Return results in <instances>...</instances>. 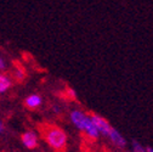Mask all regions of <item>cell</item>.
<instances>
[{
  "instance_id": "3",
  "label": "cell",
  "mask_w": 153,
  "mask_h": 152,
  "mask_svg": "<svg viewBox=\"0 0 153 152\" xmlns=\"http://www.w3.org/2000/svg\"><path fill=\"white\" fill-rule=\"evenodd\" d=\"M89 116L91 117V119H92L95 127L97 128L100 135H106V136H107L108 133H109V130L112 129V125L109 124V122H108L105 117L97 115V113H94V112H90Z\"/></svg>"
},
{
  "instance_id": "10",
  "label": "cell",
  "mask_w": 153,
  "mask_h": 152,
  "mask_svg": "<svg viewBox=\"0 0 153 152\" xmlns=\"http://www.w3.org/2000/svg\"><path fill=\"white\" fill-rule=\"evenodd\" d=\"M132 152H146V151L137 140H132Z\"/></svg>"
},
{
  "instance_id": "2",
  "label": "cell",
  "mask_w": 153,
  "mask_h": 152,
  "mask_svg": "<svg viewBox=\"0 0 153 152\" xmlns=\"http://www.w3.org/2000/svg\"><path fill=\"white\" fill-rule=\"evenodd\" d=\"M71 121L72 123L78 128L84 135H86V138H89L92 141H96L100 138V133L97 130V128L95 127L91 117L89 116V113H84L79 110H73L71 112Z\"/></svg>"
},
{
  "instance_id": "14",
  "label": "cell",
  "mask_w": 153,
  "mask_h": 152,
  "mask_svg": "<svg viewBox=\"0 0 153 152\" xmlns=\"http://www.w3.org/2000/svg\"><path fill=\"white\" fill-rule=\"evenodd\" d=\"M83 152H90L89 150H83Z\"/></svg>"
},
{
  "instance_id": "13",
  "label": "cell",
  "mask_w": 153,
  "mask_h": 152,
  "mask_svg": "<svg viewBox=\"0 0 153 152\" xmlns=\"http://www.w3.org/2000/svg\"><path fill=\"white\" fill-rule=\"evenodd\" d=\"M145 151H146V152H153V147H151V146H147V147L145 148Z\"/></svg>"
},
{
  "instance_id": "11",
  "label": "cell",
  "mask_w": 153,
  "mask_h": 152,
  "mask_svg": "<svg viewBox=\"0 0 153 152\" xmlns=\"http://www.w3.org/2000/svg\"><path fill=\"white\" fill-rule=\"evenodd\" d=\"M3 69H5V62L1 57H0V71H3Z\"/></svg>"
},
{
  "instance_id": "8",
  "label": "cell",
  "mask_w": 153,
  "mask_h": 152,
  "mask_svg": "<svg viewBox=\"0 0 153 152\" xmlns=\"http://www.w3.org/2000/svg\"><path fill=\"white\" fill-rule=\"evenodd\" d=\"M13 75H15V79L17 82H23L25 78H26V71L23 69V67L17 65L13 69Z\"/></svg>"
},
{
  "instance_id": "6",
  "label": "cell",
  "mask_w": 153,
  "mask_h": 152,
  "mask_svg": "<svg viewBox=\"0 0 153 152\" xmlns=\"http://www.w3.org/2000/svg\"><path fill=\"white\" fill-rule=\"evenodd\" d=\"M25 105H26V107H28L30 110L38 108L42 105V98L39 96V95H36V94H32V95H29V96L26 98Z\"/></svg>"
},
{
  "instance_id": "9",
  "label": "cell",
  "mask_w": 153,
  "mask_h": 152,
  "mask_svg": "<svg viewBox=\"0 0 153 152\" xmlns=\"http://www.w3.org/2000/svg\"><path fill=\"white\" fill-rule=\"evenodd\" d=\"M65 98L68 99L69 101L76 100V92H75V90L72 89V88H66L65 89Z\"/></svg>"
},
{
  "instance_id": "4",
  "label": "cell",
  "mask_w": 153,
  "mask_h": 152,
  "mask_svg": "<svg viewBox=\"0 0 153 152\" xmlns=\"http://www.w3.org/2000/svg\"><path fill=\"white\" fill-rule=\"evenodd\" d=\"M107 136L109 138V140L112 141V144H113L114 146H117V147H119V148H124V147L126 146V140L124 139V136L120 134V133H119L116 128L112 127V129L109 130V133H108Z\"/></svg>"
},
{
  "instance_id": "12",
  "label": "cell",
  "mask_w": 153,
  "mask_h": 152,
  "mask_svg": "<svg viewBox=\"0 0 153 152\" xmlns=\"http://www.w3.org/2000/svg\"><path fill=\"white\" fill-rule=\"evenodd\" d=\"M4 133V124L1 122V119H0V134H3Z\"/></svg>"
},
{
  "instance_id": "5",
  "label": "cell",
  "mask_w": 153,
  "mask_h": 152,
  "mask_svg": "<svg viewBox=\"0 0 153 152\" xmlns=\"http://www.w3.org/2000/svg\"><path fill=\"white\" fill-rule=\"evenodd\" d=\"M22 144L28 148V150H34L38 146V136L34 131H26L21 135Z\"/></svg>"
},
{
  "instance_id": "7",
  "label": "cell",
  "mask_w": 153,
  "mask_h": 152,
  "mask_svg": "<svg viewBox=\"0 0 153 152\" xmlns=\"http://www.w3.org/2000/svg\"><path fill=\"white\" fill-rule=\"evenodd\" d=\"M11 79L5 74H0V92H5L11 86Z\"/></svg>"
},
{
  "instance_id": "1",
  "label": "cell",
  "mask_w": 153,
  "mask_h": 152,
  "mask_svg": "<svg viewBox=\"0 0 153 152\" xmlns=\"http://www.w3.org/2000/svg\"><path fill=\"white\" fill-rule=\"evenodd\" d=\"M39 131L45 142L55 151V152H65L67 150V134L66 131L55 124L45 123L39 125Z\"/></svg>"
}]
</instances>
